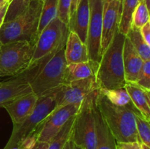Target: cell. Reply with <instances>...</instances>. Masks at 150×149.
Masks as SVG:
<instances>
[{
    "label": "cell",
    "instance_id": "cell-22",
    "mask_svg": "<svg viewBox=\"0 0 150 149\" xmlns=\"http://www.w3.org/2000/svg\"><path fill=\"white\" fill-rule=\"evenodd\" d=\"M131 42L133 48L143 59V61L150 60V46L145 42L140 33V29L131 26L125 35Z\"/></svg>",
    "mask_w": 150,
    "mask_h": 149
},
{
    "label": "cell",
    "instance_id": "cell-36",
    "mask_svg": "<svg viewBox=\"0 0 150 149\" xmlns=\"http://www.w3.org/2000/svg\"><path fill=\"white\" fill-rule=\"evenodd\" d=\"M74 146H75L74 143H73V140H72L71 139V137H70V139L67 140V143H66L65 145H64L63 149H74Z\"/></svg>",
    "mask_w": 150,
    "mask_h": 149
},
{
    "label": "cell",
    "instance_id": "cell-29",
    "mask_svg": "<svg viewBox=\"0 0 150 149\" xmlns=\"http://www.w3.org/2000/svg\"><path fill=\"white\" fill-rule=\"evenodd\" d=\"M135 83L141 87L150 91V60L144 61L143 65Z\"/></svg>",
    "mask_w": 150,
    "mask_h": 149
},
{
    "label": "cell",
    "instance_id": "cell-10",
    "mask_svg": "<svg viewBox=\"0 0 150 149\" xmlns=\"http://www.w3.org/2000/svg\"><path fill=\"white\" fill-rule=\"evenodd\" d=\"M89 22L86 45L89 60L99 64L102 57V19L103 0H89Z\"/></svg>",
    "mask_w": 150,
    "mask_h": 149
},
{
    "label": "cell",
    "instance_id": "cell-16",
    "mask_svg": "<svg viewBox=\"0 0 150 149\" xmlns=\"http://www.w3.org/2000/svg\"><path fill=\"white\" fill-rule=\"evenodd\" d=\"M89 22V0H81L79 3L73 17L70 19L68 29L70 32H74L81 40L86 44L87 29Z\"/></svg>",
    "mask_w": 150,
    "mask_h": 149
},
{
    "label": "cell",
    "instance_id": "cell-13",
    "mask_svg": "<svg viewBox=\"0 0 150 149\" xmlns=\"http://www.w3.org/2000/svg\"><path fill=\"white\" fill-rule=\"evenodd\" d=\"M121 10L122 1L120 0H103L101 38L102 54L107 49L119 30Z\"/></svg>",
    "mask_w": 150,
    "mask_h": 149
},
{
    "label": "cell",
    "instance_id": "cell-40",
    "mask_svg": "<svg viewBox=\"0 0 150 149\" xmlns=\"http://www.w3.org/2000/svg\"><path fill=\"white\" fill-rule=\"evenodd\" d=\"M74 149H82V148H79V147H78V146L75 145L74 146Z\"/></svg>",
    "mask_w": 150,
    "mask_h": 149
},
{
    "label": "cell",
    "instance_id": "cell-15",
    "mask_svg": "<svg viewBox=\"0 0 150 149\" xmlns=\"http://www.w3.org/2000/svg\"><path fill=\"white\" fill-rule=\"evenodd\" d=\"M122 58L126 82L135 83L143 65L144 61L126 37L123 45Z\"/></svg>",
    "mask_w": 150,
    "mask_h": 149
},
{
    "label": "cell",
    "instance_id": "cell-27",
    "mask_svg": "<svg viewBox=\"0 0 150 149\" xmlns=\"http://www.w3.org/2000/svg\"><path fill=\"white\" fill-rule=\"evenodd\" d=\"M136 130L139 136V143H144L150 146V126L149 121L145 119L139 112L134 113Z\"/></svg>",
    "mask_w": 150,
    "mask_h": 149
},
{
    "label": "cell",
    "instance_id": "cell-34",
    "mask_svg": "<svg viewBox=\"0 0 150 149\" xmlns=\"http://www.w3.org/2000/svg\"><path fill=\"white\" fill-rule=\"evenodd\" d=\"M81 0H71V4H70V19L73 17L74 15L75 12H76V9H77L78 6H79V3L81 2Z\"/></svg>",
    "mask_w": 150,
    "mask_h": 149
},
{
    "label": "cell",
    "instance_id": "cell-11",
    "mask_svg": "<svg viewBox=\"0 0 150 149\" xmlns=\"http://www.w3.org/2000/svg\"><path fill=\"white\" fill-rule=\"evenodd\" d=\"M98 89L99 87L95 76L62 85L56 94L55 109L65 105L81 104L87 95Z\"/></svg>",
    "mask_w": 150,
    "mask_h": 149
},
{
    "label": "cell",
    "instance_id": "cell-30",
    "mask_svg": "<svg viewBox=\"0 0 150 149\" xmlns=\"http://www.w3.org/2000/svg\"><path fill=\"white\" fill-rule=\"evenodd\" d=\"M71 0H59L57 17L68 26Z\"/></svg>",
    "mask_w": 150,
    "mask_h": 149
},
{
    "label": "cell",
    "instance_id": "cell-9",
    "mask_svg": "<svg viewBox=\"0 0 150 149\" xmlns=\"http://www.w3.org/2000/svg\"><path fill=\"white\" fill-rule=\"evenodd\" d=\"M68 26L58 18L53 19L38 35L32 62L55 52L65 45Z\"/></svg>",
    "mask_w": 150,
    "mask_h": 149
},
{
    "label": "cell",
    "instance_id": "cell-38",
    "mask_svg": "<svg viewBox=\"0 0 150 149\" xmlns=\"http://www.w3.org/2000/svg\"><path fill=\"white\" fill-rule=\"evenodd\" d=\"M140 1H144L145 3H146V6H147L148 8L149 9V7H150V0H140Z\"/></svg>",
    "mask_w": 150,
    "mask_h": 149
},
{
    "label": "cell",
    "instance_id": "cell-37",
    "mask_svg": "<svg viewBox=\"0 0 150 149\" xmlns=\"http://www.w3.org/2000/svg\"><path fill=\"white\" fill-rule=\"evenodd\" d=\"M140 146H141V149H150V146L144 144V143H140Z\"/></svg>",
    "mask_w": 150,
    "mask_h": 149
},
{
    "label": "cell",
    "instance_id": "cell-14",
    "mask_svg": "<svg viewBox=\"0 0 150 149\" xmlns=\"http://www.w3.org/2000/svg\"><path fill=\"white\" fill-rule=\"evenodd\" d=\"M39 98L33 93L16 98L3 106L10 115L13 125L23 122L32 112Z\"/></svg>",
    "mask_w": 150,
    "mask_h": 149
},
{
    "label": "cell",
    "instance_id": "cell-8",
    "mask_svg": "<svg viewBox=\"0 0 150 149\" xmlns=\"http://www.w3.org/2000/svg\"><path fill=\"white\" fill-rule=\"evenodd\" d=\"M57 51L38 61L32 62L20 74L11 77L5 81L0 82V108L16 98L32 93L30 82Z\"/></svg>",
    "mask_w": 150,
    "mask_h": 149
},
{
    "label": "cell",
    "instance_id": "cell-33",
    "mask_svg": "<svg viewBox=\"0 0 150 149\" xmlns=\"http://www.w3.org/2000/svg\"><path fill=\"white\" fill-rule=\"evenodd\" d=\"M10 2V1H9ZM9 2H7L5 4L0 7V28H1V25L3 24L4 21V18H5L6 13H7V7H8Z\"/></svg>",
    "mask_w": 150,
    "mask_h": 149
},
{
    "label": "cell",
    "instance_id": "cell-31",
    "mask_svg": "<svg viewBox=\"0 0 150 149\" xmlns=\"http://www.w3.org/2000/svg\"><path fill=\"white\" fill-rule=\"evenodd\" d=\"M116 149H141L139 142L130 143H117Z\"/></svg>",
    "mask_w": 150,
    "mask_h": 149
},
{
    "label": "cell",
    "instance_id": "cell-24",
    "mask_svg": "<svg viewBox=\"0 0 150 149\" xmlns=\"http://www.w3.org/2000/svg\"><path fill=\"white\" fill-rule=\"evenodd\" d=\"M58 1L59 0H44L42 1L38 26V35L53 19L57 18Z\"/></svg>",
    "mask_w": 150,
    "mask_h": 149
},
{
    "label": "cell",
    "instance_id": "cell-44",
    "mask_svg": "<svg viewBox=\"0 0 150 149\" xmlns=\"http://www.w3.org/2000/svg\"><path fill=\"white\" fill-rule=\"evenodd\" d=\"M42 1H44V0H42Z\"/></svg>",
    "mask_w": 150,
    "mask_h": 149
},
{
    "label": "cell",
    "instance_id": "cell-12",
    "mask_svg": "<svg viewBox=\"0 0 150 149\" xmlns=\"http://www.w3.org/2000/svg\"><path fill=\"white\" fill-rule=\"evenodd\" d=\"M81 104L65 105L55 109L45 119L38 137V142L49 143L70 118L77 113Z\"/></svg>",
    "mask_w": 150,
    "mask_h": 149
},
{
    "label": "cell",
    "instance_id": "cell-26",
    "mask_svg": "<svg viewBox=\"0 0 150 149\" xmlns=\"http://www.w3.org/2000/svg\"><path fill=\"white\" fill-rule=\"evenodd\" d=\"M149 22V9L144 1H140L132 15L131 26L140 29Z\"/></svg>",
    "mask_w": 150,
    "mask_h": 149
},
{
    "label": "cell",
    "instance_id": "cell-35",
    "mask_svg": "<svg viewBox=\"0 0 150 149\" xmlns=\"http://www.w3.org/2000/svg\"><path fill=\"white\" fill-rule=\"evenodd\" d=\"M48 143H43V142L38 141L32 149H48Z\"/></svg>",
    "mask_w": 150,
    "mask_h": 149
},
{
    "label": "cell",
    "instance_id": "cell-42",
    "mask_svg": "<svg viewBox=\"0 0 150 149\" xmlns=\"http://www.w3.org/2000/svg\"><path fill=\"white\" fill-rule=\"evenodd\" d=\"M1 42H0V47H1Z\"/></svg>",
    "mask_w": 150,
    "mask_h": 149
},
{
    "label": "cell",
    "instance_id": "cell-1",
    "mask_svg": "<svg viewBox=\"0 0 150 149\" xmlns=\"http://www.w3.org/2000/svg\"><path fill=\"white\" fill-rule=\"evenodd\" d=\"M125 35L117 31L107 49L103 53L96 73L99 89H114L125 86L122 51Z\"/></svg>",
    "mask_w": 150,
    "mask_h": 149
},
{
    "label": "cell",
    "instance_id": "cell-19",
    "mask_svg": "<svg viewBox=\"0 0 150 149\" xmlns=\"http://www.w3.org/2000/svg\"><path fill=\"white\" fill-rule=\"evenodd\" d=\"M98 64H99L93 62L90 60L85 62L67 64L64 84L74 80L95 76L98 71Z\"/></svg>",
    "mask_w": 150,
    "mask_h": 149
},
{
    "label": "cell",
    "instance_id": "cell-43",
    "mask_svg": "<svg viewBox=\"0 0 150 149\" xmlns=\"http://www.w3.org/2000/svg\"><path fill=\"white\" fill-rule=\"evenodd\" d=\"M120 1H122V0H120Z\"/></svg>",
    "mask_w": 150,
    "mask_h": 149
},
{
    "label": "cell",
    "instance_id": "cell-25",
    "mask_svg": "<svg viewBox=\"0 0 150 149\" xmlns=\"http://www.w3.org/2000/svg\"><path fill=\"white\" fill-rule=\"evenodd\" d=\"M75 116L76 115L70 118L60 131L50 140L48 149H63L65 143L71 137Z\"/></svg>",
    "mask_w": 150,
    "mask_h": 149
},
{
    "label": "cell",
    "instance_id": "cell-7",
    "mask_svg": "<svg viewBox=\"0 0 150 149\" xmlns=\"http://www.w3.org/2000/svg\"><path fill=\"white\" fill-rule=\"evenodd\" d=\"M35 41H18L0 47V77H14L32 63Z\"/></svg>",
    "mask_w": 150,
    "mask_h": 149
},
{
    "label": "cell",
    "instance_id": "cell-6",
    "mask_svg": "<svg viewBox=\"0 0 150 149\" xmlns=\"http://www.w3.org/2000/svg\"><path fill=\"white\" fill-rule=\"evenodd\" d=\"M64 45L54 54L30 82L32 92L38 98L55 91L64 85L67 64L64 57Z\"/></svg>",
    "mask_w": 150,
    "mask_h": 149
},
{
    "label": "cell",
    "instance_id": "cell-4",
    "mask_svg": "<svg viewBox=\"0 0 150 149\" xmlns=\"http://www.w3.org/2000/svg\"><path fill=\"white\" fill-rule=\"evenodd\" d=\"M58 89L39 98L32 113L23 122L18 125H13L11 135L3 149H12L26 139L32 137H38L45 119L55 110L56 94Z\"/></svg>",
    "mask_w": 150,
    "mask_h": 149
},
{
    "label": "cell",
    "instance_id": "cell-18",
    "mask_svg": "<svg viewBox=\"0 0 150 149\" xmlns=\"http://www.w3.org/2000/svg\"><path fill=\"white\" fill-rule=\"evenodd\" d=\"M125 89L138 110L147 121H150V91L141 87L136 83H127Z\"/></svg>",
    "mask_w": 150,
    "mask_h": 149
},
{
    "label": "cell",
    "instance_id": "cell-3",
    "mask_svg": "<svg viewBox=\"0 0 150 149\" xmlns=\"http://www.w3.org/2000/svg\"><path fill=\"white\" fill-rule=\"evenodd\" d=\"M42 5V0H33L21 14L4 22L0 28L1 45L18 41L36 42Z\"/></svg>",
    "mask_w": 150,
    "mask_h": 149
},
{
    "label": "cell",
    "instance_id": "cell-32",
    "mask_svg": "<svg viewBox=\"0 0 150 149\" xmlns=\"http://www.w3.org/2000/svg\"><path fill=\"white\" fill-rule=\"evenodd\" d=\"M139 29H140V33L144 40L150 46V23L148 22Z\"/></svg>",
    "mask_w": 150,
    "mask_h": 149
},
{
    "label": "cell",
    "instance_id": "cell-23",
    "mask_svg": "<svg viewBox=\"0 0 150 149\" xmlns=\"http://www.w3.org/2000/svg\"><path fill=\"white\" fill-rule=\"evenodd\" d=\"M140 0H122L119 31L126 35L131 26L132 15Z\"/></svg>",
    "mask_w": 150,
    "mask_h": 149
},
{
    "label": "cell",
    "instance_id": "cell-5",
    "mask_svg": "<svg viewBox=\"0 0 150 149\" xmlns=\"http://www.w3.org/2000/svg\"><path fill=\"white\" fill-rule=\"evenodd\" d=\"M98 90L84 98L75 116L71 139L75 145L82 149H95L96 146L95 111Z\"/></svg>",
    "mask_w": 150,
    "mask_h": 149
},
{
    "label": "cell",
    "instance_id": "cell-20",
    "mask_svg": "<svg viewBox=\"0 0 150 149\" xmlns=\"http://www.w3.org/2000/svg\"><path fill=\"white\" fill-rule=\"evenodd\" d=\"M96 123V146L95 149H116L115 139L110 131L108 126L101 116L97 106H95Z\"/></svg>",
    "mask_w": 150,
    "mask_h": 149
},
{
    "label": "cell",
    "instance_id": "cell-41",
    "mask_svg": "<svg viewBox=\"0 0 150 149\" xmlns=\"http://www.w3.org/2000/svg\"><path fill=\"white\" fill-rule=\"evenodd\" d=\"M4 1H10V0H4Z\"/></svg>",
    "mask_w": 150,
    "mask_h": 149
},
{
    "label": "cell",
    "instance_id": "cell-17",
    "mask_svg": "<svg viewBox=\"0 0 150 149\" xmlns=\"http://www.w3.org/2000/svg\"><path fill=\"white\" fill-rule=\"evenodd\" d=\"M64 57L67 64L89 61L86 44L76 34L70 31L64 45Z\"/></svg>",
    "mask_w": 150,
    "mask_h": 149
},
{
    "label": "cell",
    "instance_id": "cell-28",
    "mask_svg": "<svg viewBox=\"0 0 150 149\" xmlns=\"http://www.w3.org/2000/svg\"><path fill=\"white\" fill-rule=\"evenodd\" d=\"M33 0H10L4 22L10 21L21 14Z\"/></svg>",
    "mask_w": 150,
    "mask_h": 149
},
{
    "label": "cell",
    "instance_id": "cell-21",
    "mask_svg": "<svg viewBox=\"0 0 150 149\" xmlns=\"http://www.w3.org/2000/svg\"><path fill=\"white\" fill-rule=\"evenodd\" d=\"M99 91L112 105L120 108H127L134 113L139 112L137 108L133 105L125 87L114 89H99Z\"/></svg>",
    "mask_w": 150,
    "mask_h": 149
},
{
    "label": "cell",
    "instance_id": "cell-2",
    "mask_svg": "<svg viewBox=\"0 0 150 149\" xmlns=\"http://www.w3.org/2000/svg\"><path fill=\"white\" fill-rule=\"evenodd\" d=\"M96 106L117 143L139 142L133 111L112 105L99 90Z\"/></svg>",
    "mask_w": 150,
    "mask_h": 149
},
{
    "label": "cell",
    "instance_id": "cell-39",
    "mask_svg": "<svg viewBox=\"0 0 150 149\" xmlns=\"http://www.w3.org/2000/svg\"><path fill=\"white\" fill-rule=\"evenodd\" d=\"M7 2H9V1H4V0H0V7H2L4 4H5Z\"/></svg>",
    "mask_w": 150,
    "mask_h": 149
}]
</instances>
